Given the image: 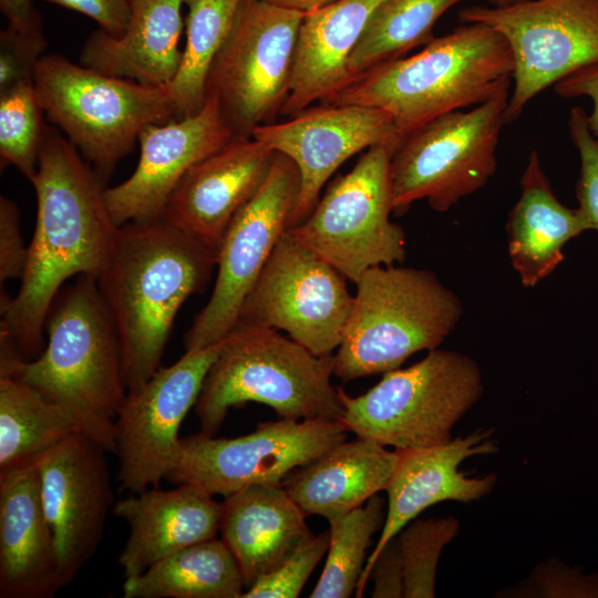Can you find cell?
Here are the masks:
<instances>
[{
    "instance_id": "obj_1",
    "label": "cell",
    "mask_w": 598,
    "mask_h": 598,
    "mask_svg": "<svg viewBox=\"0 0 598 598\" xmlns=\"http://www.w3.org/2000/svg\"><path fill=\"white\" fill-rule=\"evenodd\" d=\"M37 220L21 286L1 295L0 338L22 359L42 351L44 324L63 283L73 276H99L116 239L104 184L69 140L45 130L35 173Z\"/></svg>"
},
{
    "instance_id": "obj_2",
    "label": "cell",
    "mask_w": 598,
    "mask_h": 598,
    "mask_svg": "<svg viewBox=\"0 0 598 598\" xmlns=\"http://www.w3.org/2000/svg\"><path fill=\"white\" fill-rule=\"evenodd\" d=\"M44 331L48 343L31 360L0 339V375L58 404L82 433L115 453V419L127 390L117 329L96 276L80 275L62 287Z\"/></svg>"
},
{
    "instance_id": "obj_3",
    "label": "cell",
    "mask_w": 598,
    "mask_h": 598,
    "mask_svg": "<svg viewBox=\"0 0 598 598\" xmlns=\"http://www.w3.org/2000/svg\"><path fill=\"white\" fill-rule=\"evenodd\" d=\"M217 252L162 219L118 226L97 283L115 322L127 392L161 367L186 299L206 289Z\"/></svg>"
},
{
    "instance_id": "obj_4",
    "label": "cell",
    "mask_w": 598,
    "mask_h": 598,
    "mask_svg": "<svg viewBox=\"0 0 598 598\" xmlns=\"http://www.w3.org/2000/svg\"><path fill=\"white\" fill-rule=\"evenodd\" d=\"M513 71L506 39L487 24L465 23L371 70L326 103L381 109L404 138L437 116L485 102L511 85Z\"/></svg>"
},
{
    "instance_id": "obj_5",
    "label": "cell",
    "mask_w": 598,
    "mask_h": 598,
    "mask_svg": "<svg viewBox=\"0 0 598 598\" xmlns=\"http://www.w3.org/2000/svg\"><path fill=\"white\" fill-rule=\"evenodd\" d=\"M334 357L317 355L276 329L237 324L220 343L195 412L200 432L214 435L231 408L258 402L279 419L340 420L331 383Z\"/></svg>"
},
{
    "instance_id": "obj_6",
    "label": "cell",
    "mask_w": 598,
    "mask_h": 598,
    "mask_svg": "<svg viewBox=\"0 0 598 598\" xmlns=\"http://www.w3.org/2000/svg\"><path fill=\"white\" fill-rule=\"evenodd\" d=\"M355 286L333 354V374L344 382L389 372L416 352L439 348L463 315L461 299L430 270L377 266Z\"/></svg>"
},
{
    "instance_id": "obj_7",
    "label": "cell",
    "mask_w": 598,
    "mask_h": 598,
    "mask_svg": "<svg viewBox=\"0 0 598 598\" xmlns=\"http://www.w3.org/2000/svg\"><path fill=\"white\" fill-rule=\"evenodd\" d=\"M34 86L49 121L105 184L150 124L176 120L169 85L101 73L59 54L43 55Z\"/></svg>"
},
{
    "instance_id": "obj_8",
    "label": "cell",
    "mask_w": 598,
    "mask_h": 598,
    "mask_svg": "<svg viewBox=\"0 0 598 598\" xmlns=\"http://www.w3.org/2000/svg\"><path fill=\"white\" fill-rule=\"evenodd\" d=\"M478 363L455 350L434 349L419 362L383 373L365 393L339 389L340 422L358 437L398 451L448 442L452 429L481 399Z\"/></svg>"
},
{
    "instance_id": "obj_9",
    "label": "cell",
    "mask_w": 598,
    "mask_h": 598,
    "mask_svg": "<svg viewBox=\"0 0 598 598\" xmlns=\"http://www.w3.org/2000/svg\"><path fill=\"white\" fill-rule=\"evenodd\" d=\"M509 85L470 111L433 118L403 138L390 163L393 214L426 199L444 213L495 174Z\"/></svg>"
},
{
    "instance_id": "obj_10",
    "label": "cell",
    "mask_w": 598,
    "mask_h": 598,
    "mask_svg": "<svg viewBox=\"0 0 598 598\" xmlns=\"http://www.w3.org/2000/svg\"><path fill=\"white\" fill-rule=\"evenodd\" d=\"M398 146L365 150L351 171L328 186L308 217L288 229L354 285L365 270L405 259V233L390 219V163Z\"/></svg>"
},
{
    "instance_id": "obj_11",
    "label": "cell",
    "mask_w": 598,
    "mask_h": 598,
    "mask_svg": "<svg viewBox=\"0 0 598 598\" xmlns=\"http://www.w3.org/2000/svg\"><path fill=\"white\" fill-rule=\"evenodd\" d=\"M303 13L260 0H240L231 30L207 78L234 137L276 122L289 94Z\"/></svg>"
},
{
    "instance_id": "obj_12",
    "label": "cell",
    "mask_w": 598,
    "mask_h": 598,
    "mask_svg": "<svg viewBox=\"0 0 598 598\" xmlns=\"http://www.w3.org/2000/svg\"><path fill=\"white\" fill-rule=\"evenodd\" d=\"M457 16L492 27L511 48L514 89L505 123L548 86L598 62V0H524L505 8L468 7Z\"/></svg>"
},
{
    "instance_id": "obj_13",
    "label": "cell",
    "mask_w": 598,
    "mask_h": 598,
    "mask_svg": "<svg viewBox=\"0 0 598 598\" xmlns=\"http://www.w3.org/2000/svg\"><path fill=\"white\" fill-rule=\"evenodd\" d=\"M347 280L287 229L245 299L237 324L282 330L317 355L333 354L353 303Z\"/></svg>"
},
{
    "instance_id": "obj_14",
    "label": "cell",
    "mask_w": 598,
    "mask_h": 598,
    "mask_svg": "<svg viewBox=\"0 0 598 598\" xmlns=\"http://www.w3.org/2000/svg\"><path fill=\"white\" fill-rule=\"evenodd\" d=\"M340 420L279 419L235 439L203 432L181 439L169 481L224 497L249 485H282L285 478L344 442Z\"/></svg>"
},
{
    "instance_id": "obj_15",
    "label": "cell",
    "mask_w": 598,
    "mask_h": 598,
    "mask_svg": "<svg viewBox=\"0 0 598 598\" xmlns=\"http://www.w3.org/2000/svg\"><path fill=\"white\" fill-rule=\"evenodd\" d=\"M299 189L296 164L276 153L264 184L234 216L224 235L213 292L185 334V351L216 344L235 328L245 299L289 228Z\"/></svg>"
},
{
    "instance_id": "obj_16",
    "label": "cell",
    "mask_w": 598,
    "mask_h": 598,
    "mask_svg": "<svg viewBox=\"0 0 598 598\" xmlns=\"http://www.w3.org/2000/svg\"><path fill=\"white\" fill-rule=\"evenodd\" d=\"M220 343L185 351L175 363L159 368L127 392L115 419L121 489L140 493L167 477L179 453V426L197 402Z\"/></svg>"
},
{
    "instance_id": "obj_17",
    "label": "cell",
    "mask_w": 598,
    "mask_h": 598,
    "mask_svg": "<svg viewBox=\"0 0 598 598\" xmlns=\"http://www.w3.org/2000/svg\"><path fill=\"white\" fill-rule=\"evenodd\" d=\"M251 136L289 157L299 171L300 189L289 228L308 217L324 184L347 159L371 146L400 145L403 141L385 111L326 102L310 105L287 121L258 126Z\"/></svg>"
},
{
    "instance_id": "obj_18",
    "label": "cell",
    "mask_w": 598,
    "mask_h": 598,
    "mask_svg": "<svg viewBox=\"0 0 598 598\" xmlns=\"http://www.w3.org/2000/svg\"><path fill=\"white\" fill-rule=\"evenodd\" d=\"M106 453L97 442L78 432L37 462L42 505L53 532L64 587L94 555L114 506Z\"/></svg>"
},
{
    "instance_id": "obj_19",
    "label": "cell",
    "mask_w": 598,
    "mask_h": 598,
    "mask_svg": "<svg viewBox=\"0 0 598 598\" xmlns=\"http://www.w3.org/2000/svg\"><path fill=\"white\" fill-rule=\"evenodd\" d=\"M231 137L217 103L210 97L194 115L145 126L138 135L140 159L133 174L104 190L114 223L121 226L159 219L185 173Z\"/></svg>"
},
{
    "instance_id": "obj_20",
    "label": "cell",
    "mask_w": 598,
    "mask_h": 598,
    "mask_svg": "<svg viewBox=\"0 0 598 598\" xmlns=\"http://www.w3.org/2000/svg\"><path fill=\"white\" fill-rule=\"evenodd\" d=\"M275 155L252 136L231 137L185 173L159 219L217 252L234 216L264 184Z\"/></svg>"
},
{
    "instance_id": "obj_21",
    "label": "cell",
    "mask_w": 598,
    "mask_h": 598,
    "mask_svg": "<svg viewBox=\"0 0 598 598\" xmlns=\"http://www.w3.org/2000/svg\"><path fill=\"white\" fill-rule=\"evenodd\" d=\"M497 451L492 430L483 429L436 446L398 451L399 460L385 488L388 512L384 524L374 549L365 560L357 597L362 596L369 581V570L380 550L423 511L444 501L471 503L492 492L497 481L495 474L470 477L460 465L468 457Z\"/></svg>"
},
{
    "instance_id": "obj_22",
    "label": "cell",
    "mask_w": 598,
    "mask_h": 598,
    "mask_svg": "<svg viewBox=\"0 0 598 598\" xmlns=\"http://www.w3.org/2000/svg\"><path fill=\"white\" fill-rule=\"evenodd\" d=\"M64 587L37 464L0 473V597L50 598Z\"/></svg>"
},
{
    "instance_id": "obj_23",
    "label": "cell",
    "mask_w": 598,
    "mask_h": 598,
    "mask_svg": "<svg viewBox=\"0 0 598 598\" xmlns=\"http://www.w3.org/2000/svg\"><path fill=\"white\" fill-rule=\"evenodd\" d=\"M112 512L128 526L118 556L125 578L138 576L168 555L219 532L220 503L192 484L133 493L117 501Z\"/></svg>"
},
{
    "instance_id": "obj_24",
    "label": "cell",
    "mask_w": 598,
    "mask_h": 598,
    "mask_svg": "<svg viewBox=\"0 0 598 598\" xmlns=\"http://www.w3.org/2000/svg\"><path fill=\"white\" fill-rule=\"evenodd\" d=\"M383 1L337 0L303 16L281 115L291 117L348 85L349 59Z\"/></svg>"
},
{
    "instance_id": "obj_25",
    "label": "cell",
    "mask_w": 598,
    "mask_h": 598,
    "mask_svg": "<svg viewBox=\"0 0 598 598\" xmlns=\"http://www.w3.org/2000/svg\"><path fill=\"white\" fill-rule=\"evenodd\" d=\"M306 516L282 485H249L224 497L219 532L246 589L311 536Z\"/></svg>"
},
{
    "instance_id": "obj_26",
    "label": "cell",
    "mask_w": 598,
    "mask_h": 598,
    "mask_svg": "<svg viewBox=\"0 0 598 598\" xmlns=\"http://www.w3.org/2000/svg\"><path fill=\"white\" fill-rule=\"evenodd\" d=\"M184 0H133L125 32L112 37L100 29L86 40L80 64L112 76L165 86L182 59Z\"/></svg>"
},
{
    "instance_id": "obj_27",
    "label": "cell",
    "mask_w": 598,
    "mask_h": 598,
    "mask_svg": "<svg viewBox=\"0 0 598 598\" xmlns=\"http://www.w3.org/2000/svg\"><path fill=\"white\" fill-rule=\"evenodd\" d=\"M398 460L396 450L358 437L298 467L282 486L307 516L319 515L331 522L385 491Z\"/></svg>"
},
{
    "instance_id": "obj_28",
    "label": "cell",
    "mask_w": 598,
    "mask_h": 598,
    "mask_svg": "<svg viewBox=\"0 0 598 598\" xmlns=\"http://www.w3.org/2000/svg\"><path fill=\"white\" fill-rule=\"evenodd\" d=\"M585 230L578 208L566 207L555 196L533 150L506 224L509 259L522 285L532 288L547 278L563 261V247Z\"/></svg>"
},
{
    "instance_id": "obj_29",
    "label": "cell",
    "mask_w": 598,
    "mask_h": 598,
    "mask_svg": "<svg viewBox=\"0 0 598 598\" xmlns=\"http://www.w3.org/2000/svg\"><path fill=\"white\" fill-rule=\"evenodd\" d=\"M239 565L216 537L179 549L138 576L125 578L124 598H241Z\"/></svg>"
},
{
    "instance_id": "obj_30",
    "label": "cell",
    "mask_w": 598,
    "mask_h": 598,
    "mask_svg": "<svg viewBox=\"0 0 598 598\" xmlns=\"http://www.w3.org/2000/svg\"><path fill=\"white\" fill-rule=\"evenodd\" d=\"M78 432L75 421L58 404L22 382L0 375V473L37 464Z\"/></svg>"
},
{
    "instance_id": "obj_31",
    "label": "cell",
    "mask_w": 598,
    "mask_h": 598,
    "mask_svg": "<svg viewBox=\"0 0 598 598\" xmlns=\"http://www.w3.org/2000/svg\"><path fill=\"white\" fill-rule=\"evenodd\" d=\"M462 0H384L371 17L348 62L349 83L402 58L435 37L440 17ZM348 83V84H349Z\"/></svg>"
},
{
    "instance_id": "obj_32",
    "label": "cell",
    "mask_w": 598,
    "mask_h": 598,
    "mask_svg": "<svg viewBox=\"0 0 598 598\" xmlns=\"http://www.w3.org/2000/svg\"><path fill=\"white\" fill-rule=\"evenodd\" d=\"M240 0H184L186 42L169 84L176 120L196 114L206 102L210 68L227 39Z\"/></svg>"
},
{
    "instance_id": "obj_33",
    "label": "cell",
    "mask_w": 598,
    "mask_h": 598,
    "mask_svg": "<svg viewBox=\"0 0 598 598\" xmlns=\"http://www.w3.org/2000/svg\"><path fill=\"white\" fill-rule=\"evenodd\" d=\"M383 505V498L377 494L362 506L329 522L327 559L310 598H348L355 594L367 549L384 524Z\"/></svg>"
},
{
    "instance_id": "obj_34",
    "label": "cell",
    "mask_w": 598,
    "mask_h": 598,
    "mask_svg": "<svg viewBox=\"0 0 598 598\" xmlns=\"http://www.w3.org/2000/svg\"><path fill=\"white\" fill-rule=\"evenodd\" d=\"M34 81L0 92L1 166L12 165L30 179L35 173L47 127Z\"/></svg>"
},
{
    "instance_id": "obj_35",
    "label": "cell",
    "mask_w": 598,
    "mask_h": 598,
    "mask_svg": "<svg viewBox=\"0 0 598 598\" xmlns=\"http://www.w3.org/2000/svg\"><path fill=\"white\" fill-rule=\"evenodd\" d=\"M453 517L413 519L395 536L404 569V598L435 597L437 563L443 548L458 534Z\"/></svg>"
},
{
    "instance_id": "obj_36",
    "label": "cell",
    "mask_w": 598,
    "mask_h": 598,
    "mask_svg": "<svg viewBox=\"0 0 598 598\" xmlns=\"http://www.w3.org/2000/svg\"><path fill=\"white\" fill-rule=\"evenodd\" d=\"M330 530L305 539L278 567L260 576L241 598H296L328 551Z\"/></svg>"
},
{
    "instance_id": "obj_37",
    "label": "cell",
    "mask_w": 598,
    "mask_h": 598,
    "mask_svg": "<svg viewBox=\"0 0 598 598\" xmlns=\"http://www.w3.org/2000/svg\"><path fill=\"white\" fill-rule=\"evenodd\" d=\"M568 127L580 156V174L576 186L578 210L587 230H598V142L589 130L587 113L580 106L571 109Z\"/></svg>"
},
{
    "instance_id": "obj_38",
    "label": "cell",
    "mask_w": 598,
    "mask_h": 598,
    "mask_svg": "<svg viewBox=\"0 0 598 598\" xmlns=\"http://www.w3.org/2000/svg\"><path fill=\"white\" fill-rule=\"evenodd\" d=\"M47 48L43 32H21L7 27L0 32V92L34 81L37 65Z\"/></svg>"
},
{
    "instance_id": "obj_39",
    "label": "cell",
    "mask_w": 598,
    "mask_h": 598,
    "mask_svg": "<svg viewBox=\"0 0 598 598\" xmlns=\"http://www.w3.org/2000/svg\"><path fill=\"white\" fill-rule=\"evenodd\" d=\"M29 256L19 224V210L13 200L0 197V282L22 278Z\"/></svg>"
},
{
    "instance_id": "obj_40",
    "label": "cell",
    "mask_w": 598,
    "mask_h": 598,
    "mask_svg": "<svg viewBox=\"0 0 598 598\" xmlns=\"http://www.w3.org/2000/svg\"><path fill=\"white\" fill-rule=\"evenodd\" d=\"M536 592L546 597H598V576L566 566L542 565L533 575Z\"/></svg>"
},
{
    "instance_id": "obj_41",
    "label": "cell",
    "mask_w": 598,
    "mask_h": 598,
    "mask_svg": "<svg viewBox=\"0 0 598 598\" xmlns=\"http://www.w3.org/2000/svg\"><path fill=\"white\" fill-rule=\"evenodd\" d=\"M78 11L93 19L100 30L112 35H122L132 16L133 0H44Z\"/></svg>"
},
{
    "instance_id": "obj_42",
    "label": "cell",
    "mask_w": 598,
    "mask_h": 598,
    "mask_svg": "<svg viewBox=\"0 0 598 598\" xmlns=\"http://www.w3.org/2000/svg\"><path fill=\"white\" fill-rule=\"evenodd\" d=\"M373 598L404 597V569L396 537L391 538L375 557L369 570Z\"/></svg>"
},
{
    "instance_id": "obj_43",
    "label": "cell",
    "mask_w": 598,
    "mask_h": 598,
    "mask_svg": "<svg viewBox=\"0 0 598 598\" xmlns=\"http://www.w3.org/2000/svg\"><path fill=\"white\" fill-rule=\"evenodd\" d=\"M557 94L564 97L588 96L592 109L587 122L592 136L598 142V62L585 65L570 73L554 85Z\"/></svg>"
},
{
    "instance_id": "obj_44",
    "label": "cell",
    "mask_w": 598,
    "mask_h": 598,
    "mask_svg": "<svg viewBox=\"0 0 598 598\" xmlns=\"http://www.w3.org/2000/svg\"><path fill=\"white\" fill-rule=\"evenodd\" d=\"M2 14L8 27L21 32H42V22L32 0H0Z\"/></svg>"
},
{
    "instance_id": "obj_45",
    "label": "cell",
    "mask_w": 598,
    "mask_h": 598,
    "mask_svg": "<svg viewBox=\"0 0 598 598\" xmlns=\"http://www.w3.org/2000/svg\"><path fill=\"white\" fill-rule=\"evenodd\" d=\"M303 14L324 8L337 0H260Z\"/></svg>"
},
{
    "instance_id": "obj_46",
    "label": "cell",
    "mask_w": 598,
    "mask_h": 598,
    "mask_svg": "<svg viewBox=\"0 0 598 598\" xmlns=\"http://www.w3.org/2000/svg\"><path fill=\"white\" fill-rule=\"evenodd\" d=\"M487 1L492 4V7L505 8V7H509L518 2H522L524 0H487Z\"/></svg>"
}]
</instances>
